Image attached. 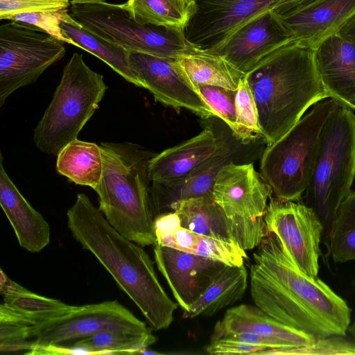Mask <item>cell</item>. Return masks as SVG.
Wrapping results in <instances>:
<instances>
[{
    "mask_svg": "<svg viewBox=\"0 0 355 355\" xmlns=\"http://www.w3.org/2000/svg\"><path fill=\"white\" fill-rule=\"evenodd\" d=\"M250 272L252 299L271 317L316 338L346 336L351 315L347 302L297 268L274 234L258 246Z\"/></svg>",
    "mask_w": 355,
    "mask_h": 355,
    "instance_id": "1",
    "label": "cell"
},
{
    "mask_svg": "<svg viewBox=\"0 0 355 355\" xmlns=\"http://www.w3.org/2000/svg\"><path fill=\"white\" fill-rule=\"evenodd\" d=\"M67 216L73 238L96 257L150 327L157 331L168 329L178 305L164 290L142 246L118 232L85 193L77 194Z\"/></svg>",
    "mask_w": 355,
    "mask_h": 355,
    "instance_id": "2",
    "label": "cell"
},
{
    "mask_svg": "<svg viewBox=\"0 0 355 355\" xmlns=\"http://www.w3.org/2000/svg\"><path fill=\"white\" fill-rule=\"evenodd\" d=\"M245 78L267 145L288 132L311 105L329 98L318 71L314 49L295 40L260 61Z\"/></svg>",
    "mask_w": 355,
    "mask_h": 355,
    "instance_id": "3",
    "label": "cell"
},
{
    "mask_svg": "<svg viewBox=\"0 0 355 355\" xmlns=\"http://www.w3.org/2000/svg\"><path fill=\"white\" fill-rule=\"evenodd\" d=\"M99 146L103 173L94 189L98 209L123 236L142 247L153 245L157 239L148 164L156 153L128 141Z\"/></svg>",
    "mask_w": 355,
    "mask_h": 355,
    "instance_id": "4",
    "label": "cell"
},
{
    "mask_svg": "<svg viewBox=\"0 0 355 355\" xmlns=\"http://www.w3.org/2000/svg\"><path fill=\"white\" fill-rule=\"evenodd\" d=\"M355 179V114L341 104L322 128L313 168L305 190L304 204L318 217L322 241L328 247L341 203Z\"/></svg>",
    "mask_w": 355,
    "mask_h": 355,
    "instance_id": "5",
    "label": "cell"
},
{
    "mask_svg": "<svg viewBox=\"0 0 355 355\" xmlns=\"http://www.w3.org/2000/svg\"><path fill=\"white\" fill-rule=\"evenodd\" d=\"M108 87L82 54L74 53L63 69L53 98L33 130V142L46 155H57L90 119Z\"/></svg>",
    "mask_w": 355,
    "mask_h": 355,
    "instance_id": "6",
    "label": "cell"
},
{
    "mask_svg": "<svg viewBox=\"0 0 355 355\" xmlns=\"http://www.w3.org/2000/svg\"><path fill=\"white\" fill-rule=\"evenodd\" d=\"M340 105L332 98L318 102L282 137L267 145L261 158L260 173L276 198L301 199L313 168L322 128Z\"/></svg>",
    "mask_w": 355,
    "mask_h": 355,
    "instance_id": "7",
    "label": "cell"
},
{
    "mask_svg": "<svg viewBox=\"0 0 355 355\" xmlns=\"http://www.w3.org/2000/svg\"><path fill=\"white\" fill-rule=\"evenodd\" d=\"M69 11L86 28L130 51L179 58L203 50L188 40L186 32L135 21L122 4L71 5Z\"/></svg>",
    "mask_w": 355,
    "mask_h": 355,
    "instance_id": "8",
    "label": "cell"
},
{
    "mask_svg": "<svg viewBox=\"0 0 355 355\" xmlns=\"http://www.w3.org/2000/svg\"><path fill=\"white\" fill-rule=\"evenodd\" d=\"M272 191L252 163L224 165L213 198L227 218L239 245L245 251L259 245L269 232L264 214Z\"/></svg>",
    "mask_w": 355,
    "mask_h": 355,
    "instance_id": "9",
    "label": "cell"
},
{
    "mask_svg": "<svg viewBox=\"0 0 355 355\" xmlns=\"http://www.w3.org/2000/svg\"><path fill=\"white\" fill-rule=\"evenodd\" d=\"M63 42L35 26L10 20L0 26V107L62 59Z\"/></svg>",
    "mask_w": 355,
    "mask_h": 355,
    "instance_id": "10",
    "label": "cell"
},
{
    "mask_svg": "<svg viewBox=\"0 0 355 355\" xmlns=\"http://www.w3.org/2000/svg\"><path fill=\"white\" fill-rule=\"evenodd\" d=\"M264 221L268 232L278 238L295 266L318 277L323 228L313 210L298 201L270 198Z\"/></svg>",
    "mask_w": 355,
    "mask_h": 355,
    "instance_id": "11",
    "label": "cell"
},
{
    "mask_svg": "<svg viewBox=\"0 0 355 355\" xmlns=\"http://www.w3.org/2000/svg\"><path fill=\"white\" fill-rule=\"evenodd\" d=\"M151 331L117 300L78 306L71 314L46 324L33 326L35 345H62L103 331L146 333Z\"/></svg>",
    "mask_w": 355,
    "mask_h": 355,
    "instance_id": "12",
    "label": "cell"
},
{
    "mask_svg": "<svg viewBox=\"0 0 355 355\" xmlns=\"http://www.w3.org/2000/svg\"><path fill=\"white\" fill-rule=\"evenodd\" d=\"M129 61L141 87L157 101L175 109H187L204 119L216 116L187 80L177 58L130 51Z\"/></svg>",
    "mask_w": 355,
    "mask_h": 355,
    "instance_id": "13",
    "label": "cell"
},
{
    "mask_svg": "<svg viewBox=\"0 0 355 355\" xmlns=\"http://www.w3.org/2000/svg\"><path fill=\"white\" fill-rule=\"evenodd\" d=\"M293 41L276 13L268 12L244 24L217 47L205 51L220 55L246 74L266 57Z\"/></svg>",
    "mask_w": 355,
    "mask_h": 355,
    "instance_id": "14",
    "label": "cell"
},
{
    "mask_svg": "<svg viewBox=\"0 0 355 355\" xmlns=\"http://www.w3.org/2000/svg\"><path fill=\"white\" fill-rule=\"evenodd\" d=\"M157 267L184 311L204 293L227 264L171 247L153 245Z\"/></svg>",
    "mask_w": 355,
    "mask_h": 355,
    "instance_id": "15",
    "label": "cell"
},
{
    "mask_svg": "<svg viewBox=\"0 0 355 355\" xmlns=\"http://www.w3.org/2000/svg\"><path fill=\"white\" fill-rule=\"evenodd\" d=\"M354 14L355 0H312L276 13L295 41L314 49L337 33Z\"/></svg>",
    "mask_w": 355,
    "mask_h": 355,
    "instance_id": "16",
    "label": "cell"
},
{
    "mask_svg": "<svg viewBox=\"0 0 355 355\" xmlns=\"http://www.w3.org/2000/svg\"><path fill=\"white\" fill-rule=\"evenodd\" d=\"M236 149L220 137L216 152L185 176L169 181L151 182L150 195L155 218L171 212L173 204L191 198H213L216 178L221 168L236 157Z\"/></svg>",
    "mask_w": 355,
    "mask_h": 355,
    "instance_id": "17",
    "label": "cell"
},
{
    "mask_svg": "<svg viewBox=\"0 0 355 355\" xmlns=\"http://www.w3.org/2000/svg\"><path fill=\"white\" fill-rule=\"evenodd\" d=\"M156 243L230 266H242L247 254L239 245L184 228L175 211L155 217Z\"/></svg>",
    "mask_w": 355,
    "mask_h": 355,
    "instance_id": "18",
    "label": "cell"
},
{
    "mask_svg": "<svg viewBox=\"0 0 355 355\" xmlns=\"http://www.w3.org/2000/svg\"><path fill=\"white\" fill-rule=\"evenodd\" d=\"M314 51L318 71L329 98L342 105L355 101V46L336 33Z\"/></svg>",
    "mask_w": 355,
    "mask_h": 355,
    "instance_id": "19",
    "label": "cell"
},
{
    "mask_svg": "<svg viewBox=\"0 0 355 355\" xmlns=\"http://www.w3.org/2000/svg\"><path fill=\"white\" fill-rule=\"evenodd\" d=\"M234 333H250L279 342L287 347L306 346L316 339L271 317L257 306L241 304L229 309L214 328L211 340Z\"/></svg>",
    "mask_w": 355,
    "mask_h": 355,
    "instance_id": "20",
    "label": "cell"
},
{
    "mask_svg": "<svg viewBox=\"0 0 355 355\" xmlns=\"http://www.w3.org/2000/svg\"><path fill=\"white\" fill-rule=\"evenodd\" d=\"M0 205L11 224L19 244L39 252L50 242V227L42 215L22 196L7 174L0 153Z\"/></svg>",
    "mask_w": 355,
    "mask_h": 355,
    "instance_id": "21",
    "label": "cell"
},
{
    "mask_svg": "<svg viewBox=\"0 0 355 355\" xmlns=\"http://www.w3.org/2000/svg\"><path fill=\"white\" fill-rule=\"evenodd\" d=\"M220 137L206 126L195 137L155 154L149 161L150 182L181 178L210 157L218 149Z\"/></svg>",
    "mask_w": 355,
    "mask_h": 355,
    "instance_id": "22",
    "label": "cell"
},
{
    "mask_svg": "<svg viewBox=\"0 0 355 355\" xmlns=\"http://www.w3.org/2000/svg\"><path fill=\"white\" fill-rule=\"evenodd\" d=\"M0 282L2 304L33 326L65 317L78 308L31 292L10 279L2 270Z\"/></svg>",
    "mask_w": 355,
    "mask_h": 355,
    "instance_id": "23",
    "label": "cell"
},
{
    "mask_svg": "<svg viewBox=\"0 0 355 355\" xmlns=\"http://www.w3.org/2000/svg\"><path fill=\"white\" fill-rule=\"evenodd\" d=\"M61 29L69 44L78 46L97 57L126 81L141 87V84L131 67L130 51L108 41L86 28L70 15L62 21Z\"/></svg>",
    "mask_w": 355,
    "mask_h": 355,
    "instance_id": "24",
    "label": "cell"
},
{
    "mask_svg": "<svg viewBox=\"0 0 355 355\" xmlns=\"http://www.w3.org/2000/svg\"><path fill=\"white\" fill-rule=\"evenodd\" d=\"M171 210L178 215L182 227L239 245L227 218L214 198L202 196L178 202Z\"/></svg>",
    "mask_w": 355,
    "mask_h": 355,
    "instance_id": "25",
    "label": "cell"
},
{
    "mask_svg": "<svg viewBox=\"0 0 355 355\" xmlns=\"http://www.w3.org/2000/svg\"><path fill=\"white\" fill-rule=\"evenodd\" d=\"M247 287L248 272L245 267L243 265H226L198 300L189 310L183 312V318L215 315L241 299Z\"/></svg>",
    "mask_w": 355,
    "mask_h": 355,
    "instance_id": "26",
    "label": "cell"
},
{
    "mask_svg": "<svg viewBox=\"0 0 355 355\" xmlns=\"http://www.w3.org/2000/svg\"><path fill=\"white\" fill-rule=\"evenodd\" d=\"M187 80L196 89L198 85L221 87L236 91L245 73L219 55L202 50L177 58Z\"/></svg>",
    "mask_w": 355,
    "mask_h": 355,
    "instance_id": "27",
    "label": "cell"
},
{
    "mask_svg": "<svg viewBox=\"0 0 355 355\" xmlns=\"http://www.w3.org/2000/svg\"><path fill=\"white\" fill-rule=\"evenodd\" d=\"M122 6L140 24L183 32L197 11L196 0H128Z\"/></svg>",
    "mask_w": 355,
    "mask_h": 355,
    "instance_id": "28",
    "label": "cell"
},
{
    "mask_svg": "<svg viewBox=\"0 0 355 355\" xmlns=\"http://www.w3.org/2000/svg\"><path fill=\"white\" fill-rule=\"evenodd\" d=\"M56 170L71 182L94 190L103 173V158L99 145L76 139L57 155Z\"/></svg>",
    "mask_w": 355,
    "mask_h": 355,
    "instance_id": "29",
    "label": "cell"
},
{
    "mask_svg": "<svg viewBox=\"0 0 355 355\" xmlns=\"http://www.w3.org/2000/svg\"><path fill=\"white\" fill-rule=\"evenodd\" d=\"M157 340L151 331L146 333L103 331L79 339L72 345L84 347L91 354H141Z\"/></svg>",
    "mask_w": 355,
    "mask_h": 355,
    "instance_id": "30",
    "label": "cell"
},
{
    "mask_svg": "<svg viewBox=\"0 0 355 355\" xmlns=\"http://www.w3.org/2000/svg\"><path fill=\"white\" fill-rule=\"evenodd\" d=\"M327 248L336 262L355 260V191L338 209Z\"/></svg>",
    "mask_w": 355,
    "mask_h": 355,
    "instance_id": "31",
    "label": "cell"
},
{
    "mask_svg": "<svg viewBox=\"0 0 355 355\" xmlns=\"http://www.w3.org/2000/svg\"><path fill=\"white\" fill-rule=\"evenodd\" d=\"M236 130L233 135L242 144L263 137L256 103L245 76L240 81L235 97Z\"/></svg>",
    "mask_w": 355,
    "mask_h": 355,
    "instance_id": "32",
    "label": "cell"
},
{
    "mask_svg": "<svg viewBox=\"0 0 355 355\" xmlns=\"http://www.w3.org/2000/svg\"><path fill=\"white\" fill-rule=\"evenodd\" d=\"M33 325L19 317L2 304L0 305V351L1 353L24 352L31 349Z\"/></svg>",
    "mask_w": 355,
    "mask_h": 355,
    "instance_id": "33",
    "label": "cell"
},
{
    "mask_svg": "<svg viewBox=\"0 0 355 355\" xmlns=\"http://www.w3.org/2000/svg\"><path fill=\"white\" fill-rule=\"evenodd\" d=\"M196 90L234 135L236 130V91L211 85H198Z\"/></svg>",
    "mask_w": 355,
    "mask_h": 355,
    "instance_id": "34",
    "label": "cell"
},
{
    "mask_svg": "<svg viewBox=\"0 0 355 355\" xmlns=\"http://www.w3.org/2000/svg\"><path fill=\"white\" fill-rule=\"evenodd\" d=\"M70 4L69 0H0V19L19 13L67 10Z\"/></svg>",
    "mask_w": 355,
    "mask_h": 355,
    "instance_id": "35",
    "label": "cell"
},
{
    "mask_svg": "<svg viewBox=\"0 0 355 355\" xmlns=\"http://www.w3.org/2000/svg\"><path fill=\"white\" fill-rule=\"evenodd\" d=\"M69 14L68 10L54 12L19 13L11 16L8 20L23 22L41 28L54 38L69 44L61 29V22Z\"/></svg>",
    "mask_w": 355,
    "mask_h": 355,
    "instance_id": "36",
    "label": "cell"
},
{
    "mask_svg": "<svg viewBox=\"0 0 355 355\" xmlns=\"http://www.w3.org/2000/svg\"><path fill=\"white\" fill-rule=\"evenodd\" d=\"M286 354H355V342L347 340L340 336L316 338L306 346L286 349Z\"/></svg>",
    "mask_w": 355,
    "mask_h": 355,
    "instance_id": "37",
    "label": "cell"
},
{
    "mask_svg": "<svg viewBox=\"0 0 355 355\" xmlns=\"http://www.w3.org/2000/svg\"><path fill=\"white\" fill-rule=\"evenodd\" d=\"M279 349L225 338L211 340L205 347L211 355L277 354Z\"/></svg>",
    "mask_w": 355,
    "mask_h": 355,
    "instance_id": "38",
    "label": "cell"
},
{
    "mask_svg": "<svg viewBox=\"0 0 355 355\" xmlns=\"http://www.w3.org/2000/svg\"><path fill=\"white\" fill-rule=\"evenodd\" d=\"M337 33L355 46V14Z\"/></svg>",
    "mask_w": 355,
    "mask_h": 355,
    "instance_id": "39",
    "label": "cell"
},
{
    "mask_svg": "<svg viewBox=\"0 0 355 355\" xmlns=\"http://www.w3.org/2000/svg\"><path fill=\"white\" fill-rule=\"evenodd\" d=\"M105 1V0H71V5L94 4Z\"/></svg>",
    "mask_w": 355,
    "mask_h": 355,
    "instance_id": "40",
    "label": "cell"
},
{
    "mask_svg": "<svg viewBox=\"0 0 355 355\" xmlns=\"http://www.w3.org/2000/svg\"><path fill=\"white\" fill-rule=\"evenodd\" d=\"M311 1H312V0H293V5L292 8L297 7V6L304 4L306 3H308ZM292 8H291V9H292Z\"/></svg>",
    "mask_w": 355,
    "mask_h": 355,
    "instance_id": "41",
    "label": "cell"
},
{
    "mask_svg": "<svg viewBox=\"0 0 355 355\" xmlns=\"http://www.w3.org/2000/svg\"><path fill=\"white\" fill-rule=\"evenodd\" d=\"M347 331H349V333L355 340V320L352 324L349 325Z\"/></svg>",
    "mask_w": 355,
    "mask_h": 355,
    "instance_id": "42",
    "label": "cell"
},
{
    "mask_svg": "<svg viewBox=\"0 0 355 355\" xmlns=\"http://www.w3.org/2000/svg\"><path fill=\"white\" fill-rule=\"evenodd\" d=\"M345 106H347L349 108H350L352 110H354L355 111V101H351L349 103H348Z\"/></svg>",
    "mask_w": 355,
    "mask_h": 355,
    "instance_id": "43",
    "label": "cell"
},
{
    "mask_svg": "<svg viewBox=\"0 0 355 355\" xmlns=\"http://www.w3.org/2000/svg\"><path fill=\"white\" fill-rule=\"evenodd\" d=\"M355 180V179H354Z\"/></svg>",
    "mask_w": 355,
    "mask_h": 355,
    "instance_id": "44",
    "label": "cell"
}]
</instances>
